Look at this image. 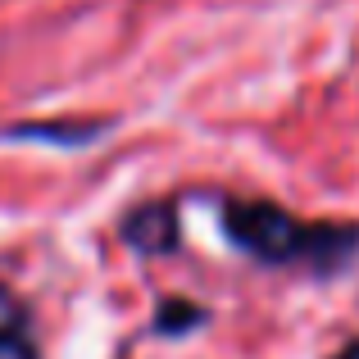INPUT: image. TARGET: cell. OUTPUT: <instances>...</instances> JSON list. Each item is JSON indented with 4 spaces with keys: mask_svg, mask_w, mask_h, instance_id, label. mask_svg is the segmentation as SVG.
<instances>
[{
    "mask_svg": "<svg viewBox=\"0 0 359 359\" xmlns=\"http://www.w3.org/2000/svg\"><path fill=\"white\" fill-rule=\"evenodd\" d=\"M0 359H41L32 327H14V332H0Z\"/></svg>",
    "mask_w": 359,
    "mask_h": 359,
    "instance_id": "cell-5",
    "label": "cell"
},
{
    "mask_svg": "<svg viewBox=\"0 0 359 359\" xmlns=\"http://www.w3.org/2000/svg\"><path fill=\"white\" fill-rule=\"evenodd\" d=\"M14 327H32V314H27V305L0 282V332H14Z\"/></svg>",
    "mask_w": 359,
    "mask_h": 359,
    "instance_id": "cell-6",
    "label": "cell"
},
{
    "mask_svg": "<svg viewBox=\"0 0 359 359\" xmlns=\"http://www.w3.org/2000/svg\"><path fill=\"white\" fill-rule=\"evenodd\" d=\"M118 237L128 250L146 255V259H159V255H173L182 245V214H177L173 201H146L137 210L123 214Z\"/></svg>",
    "mask_w": 359,
    "mask_h": 359,
    "instance_id": "cell-2",
    "label": "cell"
},
{
    "mask_svg": "<svg viewBox=\"0 0 359 359\" xmlns=\"http://www.w3.org/2000/svg\"><path fill=\"white\" fill-rule=\"evenodd\" d=\"M205 323H210V309H205V305L182 300V296H164L155 305V323H150V332H155V337H191V332H201Z\"/></svg>",
    "mask_w": 359,
    "mask_h": 359,
    "instance_id": "cell-4",
    "label": "cell"
},
{
    "mask_svg": "<svg viewBox=\"0 0 359 359\" xmlns=\"http://www.w3.org/2000/svg\"><path fill=\"white\" fill-rule=\"evenodd\" d=\"M219 228L232 250L264 269H296L309 278H341L359 259V223H314L273 201L223 196Z\"/></svg>",
    "mask_w": 359,
    "mask_h": 359,
    "instance_id": "cell-1",
    "label": "cell"
},
{
    "mask_svg": "<svg viewBox=\"0 0 359 359\" xmlns=\"http://www.w3.org/2000/svg\"><path fill=\"white\" fill-rule=\"evenodd\" d=\"M105 132H114V118L50 114V118H18L9 128H0V137L5 141H36V146H50V150H87Z\"/></svg>",
    "mask_w": 359,
    "mask_h": 359,
    "instance_id": "cell-3",
    "label": "cell"
},
{
    "mask_svg": "<svg viewBox=\"0 0 359 359\" xmlns=\"http://www.w3.org/2000/svg\"><path fill=\"white\" fill-rule=\"evenodd\" d=\"M332 359H359V341H351V346H341V355H332Z\"/></svg>",
    "mask_w": 359,
    "mask_h": 359,
    "instance_id": "cell-7",
    "label": "cell"
}]
</instances>
